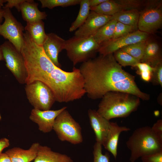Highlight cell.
<instances>
[{
  "label": "cell",
  "mask_w": 162,
  "mask_h": 162,
  "mask_svg": "<svg viewBox=\"0 0 162 162\" xmlns=\"http://www.w3.org/2000/svg\"><path fill=\"white\" fill-rule=\"evenodd\" d=\"M38 3L32 0H24L20 6L23 19L27 22H33L46 19L47 16L45 12L38 9Z\"/></svg>",
  "instance_id": "obj_17"
},
{
  "label": "cell",
  "mask_w": 162,
  "mask_h": 162,
  "mask_svg": "<svg viewBox=\"0 0 162 162\" xmlns=\"http://www.w3.org/2000/svg\"><path fill=\"white\" fill-rule=\"evenodd\" d=\"M53 130L58 139L76 145L83 141L81 128L67 110H63L56 118Z\"/></svg>",
  "instance_id": "obj_6"
},
{
  "label": "cell",
  "mask_w": 162,
  "mask_h": 162,
  "mask_svg": "<svg viewBox=\"0 0 162 162\" xmlns=\"http://www.w3.org/2000/svg\"><path fill=\"white\" fill-rule=\"evenodd\" d=\"M146 40L125 46L121 50L127 52L140 62L144 52Z\"/></svg>",
  "instance_id": "obj_26"
},
{
  "label": "cell",
  "mask_w": 162,
  "mask_h": 162,
  "mask_svg": "<svg viewBox=\"0 0 162 162\" xmlns=\"http://www.w3.org/2000/svg\"><path fill=\"white\" fill-rule=\"evenodd\" d=\"M117 21L112 19L99 29L92 36L99 45L111 39Z\"/></svg>",
  "instance_id": "obj_23"
},
{
  "label": "cell",
  "mask_w": 162,
  "mask_h": 162,
  "mask_svg": "<svg viewBox=\"0 0 162 162\" xmlns=\"http://www.w3.org/2000/svg\"><path fill=\"white\" fill-rule=\"evenodd\" d=\"M116 1L122 7L124 10L131 9L139 10L142 7H146L147 1L139 0H118Z\"/></svg>",
  "instance_id": "obj_31"
},
{
  "label": "cell",
  "mask_w": 162,
  "mask_h": 162,
  "mask_svg": "<svg viewBox=\"0 0 162 162\" xmlns=\"http://www.w3.org/2000/svg\"><path fill=\"white\" fill-rule=\"evenodd\" d=\"M24 0H7V3L2 8H11L15 7L18 11H20V6Z\"/></svg>",
  "instance_id": "obj_36"
},
{
  "label": "cell",
  "mask_w": 162,
  "mask_h": 162,
  "mask_svg": "<svg viewBox=\"0 0 162 162\" xmlns=\"http://www.w3.org/2000/svg\"><path fill=\"white\" fill-rule=\"evenodd\" d=\"M9 140L6 138H3L0 139V154L2 153L3 150L5 148L9 146Z\"/></svg>",
  "instance_id": "obj_37"
},
{
  "label": "cell",
  "mask_w": 162,
  "mask_h": 162,
  "mask_svg": "<svg viewBox=\"0 0 162 162\" xmlns=\"http://www.w3.org/2000/svg\"><path fill=\"white\" fill-rule=\"evenodd\" d=\"M90 10L97 13L110 16L124 10L122 6L116 0H106L97 6L90 7Z\"/></svg>",
  "instance_id": "obj_24"
},
{
  "label": "cell",
  "mask_w": 162,
  "mask_h": 162,
  "mask_svg": "<svg viewBox=\"0 0 162 162\" xmlns=\"http://www.w3.org/2000/svg\"><path fill=\"white\" fill-rule=\"evenodd\" d=\"M67 108V106L56 110H42L33 108L29 116L30 120L36 123L38 129L44 133L51 132L53 130L55 119L63 110Z\"/></svg>",
  "instance_id": "obj_13"
},
{
  "label": "cell",
  "mask_w": 162,
  "mask_h": 162,
  "mask_svg": "<svg viewBox=\"0 0 162 162\" xmlns=\"http://www.w3.org/2000/svg\"><path fill=\"white\" fill-rule=\"evenodd\" d=\"M4 21L0 24V35L7 39L19 52L24 42V28L13 15L10 9L2 8Z\"/></svg>",
  "instance_id": "obj_9"
},
{
  "label": "cell",
  "mask_w": 162,
  "mask_h": 162,
  "mask_svg": "<svg viewBox=\"0 0 162 162\" xmlns=\"http://www.w3.org/2000/svg\"><path fill=\"white\" fill-rule=\"evenodd\" d=\"M113 55L116 61L122 66H130L135 67L137 64L140 62L121 49L113 53Z\"/></svg>",
  "instance_id": "obj_27"
},
{
  "label": "cell",
  "mask_w": 162,
  "mask_h": 162,
  "mask_svg": "<svg viewBox=\"0 0 162 162\" xmlns=\"http://www.w3.org/2000/svg\"><path fill=\"white\" fill-rule=\"evenodd\" d=\"M99 46L92 36L87 37L74 36L66 40L65 50L74 66L92 58Z\"/></svg>",
  "instance_id": "obj_5"
},
{
  "label": "cell",
  "mask_w": 162,
  "mask_h": 162,
  "mask_svg": "<svg viewBox=\"0 0 162 162\" xmlns=\"http://www.w3.org/2000/svg\"><path fill=\"white\" fill-rule=\"evenodd\" d=\"M66 40L56 34L51 33L47 34V37L42 47L46 56L56 66L60 68L58 61L59 53L65 46Z\"/></svg>",
  "instance_id": "obj_15"
},
{
  "label": "cell",
  "mask_w": 162,
  "mask_h": 162,
  "mask_svg": "<svg viewBox=\"0 0 162 162\" xmlns=\"http://www.w3.org/2000/svg\"><path fill=\"white\" fill-rule=\"evenodd\" d=\"M2 52V51L0 48V61L4 60Z\"/></svg>",
  "instance_id": "obj_42"
},
{
  "label": "cell",
  "mask_w": 162,
  "mask_h": 162,
  "mask_svg": "<svg viewBox=\"0 0 162 162\" xmlns=\"http://www.w3.org/2000/svg\"><path fill=\"white\" fill-rule=\"evenodd\" d=\"M20 52L27 73L26 84L34 81L42 82L52 91L56 101L67 103L81 99L86 94L83 78L79 68L64 70L46 56L42 46L36 44L28 32L24 33Z\"/></svg>",
  "instance_id": "obj_1"
},
{
  "label": "cell",
  "mask_w": 162,
  "mask_h": 162,
  "mask_svg": "<svg viewBox=\"0 0 162 162\" xmlns=\"http://www.w3.org/2000/svg\"><path fill=\"white\" fill-rule=\"evenodd\" d=\"M131 151L130 160L134 162L140 158L162 150V142L153 133L151 127L146 126L136 129L126 142Z\"/></svg>",
  "instance_id": "obj_4"
},
{
  "label": "cell",
  "mask_w": 162,
  "mask_h": 162,
  "mask_svg": "<svg viewBox=\"0 0 162 162\" xmlns=\"http://www.w3.org/2000/svg\"><path fill=\"white\" fill-rule=\"evenodd\" d=\"M6 66L20 84H26L27 73L23 57L9 41H5L0 46Z\"/></svg>",
  "instance_id": "obj_8"
},
{
  "label": "cell",
  "mask_w": 162,
  "mask_h": 162,
  "mask_svg": "<svg viewBox=\"0 0 162 162\" xmlns=\"http://www.w3.org/2000/svg\"><path fill=\"white\" fill-rule=\"evenodd\" d=\"M141 158L142 162H162V150L145 155Z\"/></svg>",
  "instance_id": "obj_34"
},
{
  "label": "cell",
  "mask_w": 162,
  "mask_h": 162,
  "mask_svg": "<svg viewBox=\"0 0 162 162\" xmlns=\"http://www.w3.org/2000/svg\"><path fill=\"white\" fill-rule=\"evenodd\" d=\"M80 9L75 20L72 24L69 31L72 32L78 29L84 23L90 12L89 0H81Z\"/></svg>",
  "instance_id": "obj_25"
},
{
  "label": "cell",
  "mask_w": 162,
  "mask_h": 162,
  "mask_svg": "<svg viewBox=\"0 0 162 162\" xmlns=\"http://www.w3.org/2000/svg\"><path fill=\"white\" fill-rule=\"evenodd\" d=\"M101 98L97 111L109 121L128 116L136 110L140 103V98L137 96L118 91L108 92Z\"/></svg>",
  "instance_id": "obj_3"
},
{
  "label": "cell",
  "mask_w": 162,
  "mask_h": 162,
  "mask_svg": "<svg viewBox=\"0 0 162 162\" xmlns=\"http://www.w3.org/2000/svg\"><path fill=\"white\" fill-rule=\"evenodd\" d=\"M140 62L148 64L153 68L162 62L161 49L157 40L150 37L146 40L144 52Z\"/></svg>",
  "instance_id": "obj_18"
},
{
  "label": "cell",
  "mask_w": 162,
  "mask_h": 162,
  "mask_svg": "<svg viewBox=\"0 0 162 162\" xmlns=\"http://www.w3.org/2000/svg\"><path fill=\"white\" fill-rule=\"evenodd\" d=\"M7 2V0H0V10L2 9L4 3Z\"/></svg>",
  "instance_id": "obj_41"
},
{
  "label": "cell",
  "mask_w": 162,
  "mask_h": 162,
  "mask_svg": "<svg viewBox=\"0 0 162 162\" xmlns=\"http://www.w3.org/2000/svg\"><path fill=\"white\" fill-rule=\"evenodd\" d=\"M88 115L90 125L95 135L96 142L103 146L110 130V122L94 110H88Z\"/></svg>",
  "instance_id": "obj_14"
},
{
  "label": "cell",
  "mask_w": 162,
  "mask_h": 162,
  "mask_svg": "<svg viewBox=\"0 0 162 162\" xmlns=\"http://www.w3.org/2000/svg\"><path fill=\"white\" fill-rule=\"evenodd\" d=\"M162 24L161 4L159 1L152 0L140 11L137 26L139 30L150 34L159 28Z\"/></svg>",
  "instance_id": "obj_10"
},
{
  "label": "cell",
  "mask_w": 162,
  "mask_h": 162,
  "mask_svg": "<svg viewBox=\"0 0 162 162\" xmlns=\"http://www.w3.org/2000/svg\"><path fill=\"white\" fill-rule=\"evenodd\" d=\"M42 8H47L52 9L61 6L63 7L79 4L81 0H39Z\"/></svg>",
  "instance_id": "obj_28"
},
{
  "label": "cell",
  "mask_w": 162,
  "mask_h": 162,
  "mask_svg": "<svg viewBox=\"0 0 162 162\" xmlns=\"http://www.w3.org/2000/svg\"><path fill=\"white\" fill-rule=\"evenodd\" d=\"M112 19V16L103 14L91 10L84 23L75 32L74 36L83 37L91 36Z\"/></svg>",
  "instance_id": "obj_12"
},
{
  "label": "cell",
  "mask_w": 162,
  "mask_h": 162,
  "mask_svg": "<svg viewBox=\"0 0 162 162\" xmlns=\"http://www.w3.org/2000/svg\"><path fill=\"white\" fill-rule=\"evenodd\" d=\"M0 162H12L10 157L5 153L0 154Z\"/></svg>",
  "instance_id": "obj_39"
},
{
  "label": "cell",
  "mask_w": 162,
  "mask_h": 162,
  "mask_svg": "<svg viewBox=\"0 0 162 162\" xmlns=\"http://www.w3.org/2000/svg\"><path fill=\"white\" fill-rule=\"evenodd\" d=\"M79 69L84 79L86 94L90 99L101 98L111 91L129 93L143 100L150 98L148 94L137 86L134 76L122 68L113 54L100 55L82 63Z\"/></svg>",
  "instance_id": "obj_2"
},
{
  "label": "cell",
  "mask_w": 162,
  "mask_h": 162,
  "mask_svg": "<svg viewBox=\"0 0 162 162\" xmlns=\"http://www.w3.org/2000/svg\"><path fill=\"white\" fill-rule=\"evenodd\" d=\"M40 144L33 143L28 149L15 147L8 150L5 153L12 162H31L36 157Z\"/></svg>",
  "instance_id": "obj_16"
},
{
  "label": "cell",
  "mask_w": 162,
  "mask_h": 162,
  "mask_svg": "<svg viewBox=\"0 0 162 162\" xmlns=\"http://www.w3.org/2000/svg\"><path fill=\"white\" fill-rule=\"evenodd\" d=\"M106 0H89V4L90 7L97 6Z\"/></svg>",
  "instance_id": "obj_38"
},
{
  "label": "cell",
  "mask_w": 162,
  "mask_h": 162,
  "mask_svg": "<svg viewBox=\"0 0 162 162\" xmlns=\"http://www.w3.org/2000/svg\"><path fill=\"white\" fill-rule=\"evenodd\" d=\"M34 42L38 46H42L47 37L44 30V24L42 20L33 22H27L24 28Z\"/></svg>",
  "instance_id": "obj_21"
},
{
  "label": "cell",
  "mask_w": 162,
  "mask_h": 162,
  "mask_svg": "<svg viewBox=\"0 0 162 162\" xmlns=\"http://www.w3.org/2000/svg\"><path fill=\"white\" fill-rule=\"evenodd\" d=\"M34 162H73V161L65 154L54 152L47 146L40 145Z\"/></svg>",
  "instance_id": "obj_20"
},
{
  "label": "cell",
  "mask_w": 162,
  "mask_h": 162,
  "mask_svg": "<svg viewBox=\"0 0 162 162\" xmlns=\"http://www.w3.org/2000/svg\"><path fill=\"white\" fill-rule=\"evenodd\" d=\"M150 34L137 30L133 32L114 39H111L100 44L98 50L100 55L113 54L125 46L147 40Z\"/></svg>",
  "instance_id": "obj_11"
},
{
  "label": "cell",
  "mask_w": 162,
  "mask_h": 162,
  "mask_svg": "<svg viewBox=\"0 0 162 162\" xmlns=\"http://www.w3.org/2000/svg\"><path fill=\"white\" fill-rule=\"evenodd\" d=\"M4 13V10L3 8L0 10V24L2 22L3 18V17Z\"/></svg>",
  "instance_id": "obj_40"
},
{
  "label": "cell",
  "mask_w": 162,
  "mask_h": 162,
  "mask_svg": "<svg viewBox=\"0 0 162 162\" xmlns=\"http://www.w3.org/2000/svg\"><path fill=\"white\" fill-rule=\"evenodd\" d=\"M151 82L154 85L162 86V62L154 67Z\"/></svg>",
  "instance_id": "obj_33"
},
{
  "label": "cell",
  "mask_w": 162,
  "mask_h": 162,
  "mask_svg": "<svg viewBox=\"0 0 162 162\" xmlns=\"http://www.w3.org/2000/svg\"><path fill=\"white\" fill-rule=\"evenodd\" d=\"M102 151V145L96 142L93 146V162H110V156L109 153L106 152L103 154Z\"/></svg>",
  "instance_id": "obj_32"
},
{
  "label": "cell",
  "mask_w": 162,
  "mask_h": 162,
  "mask_svg": "<svg viewBox=\"0 0 162 162\" xmlns=\"http://www.w3.org/2000/svg\"><path fill=\"white\" fill-rule=\"evenodd\" d=\"M130 130L126 127L119 126L116 122H110V130L103 146L113 155L115 159L117 156V146L120 134Z\"/></svg>",
  "instance_id": "obj_19"
},
{
  "label": "cell",
  "mask_w": 162,
  "mask_h": 162,
  "mask_svg": "<svg viewBox=\"0 0 162 162\" xmlns=\"http://www.w3.org/2000/svg\"><path fill=\"white\" fill-rule=\"evenodd\" d=\"M140 14V10L134 9L122 10L112 16L117 22L138 28Z\"/></svg>",
  "instance_id": "obj_22"
},
{
  "label": "cell",
  "mask_w": 162,
  "mask_h": 162,
  "mask_svg": "<svg viewBox=\"0 0 162 162\" xmlns=\"http://www.w3.org/2000/svg\"><path fill=\"white\" fill-rule=\"evenodd\" d=\"M138 28L117 22L114 34L111 39H114L133 32Z\"/></svg>",
  "instance_id": "obj_30"
},
{
  "label": "cell",
  "mask_w": 162,
  "mask_h": 162,
  "mask_svg": "<svg viewBox=\"0 0 162 162\" xmlns=\"http://www.w3.org/2000/svg\"><path fill=\"white\" fill-rule=\"evenodd\" d=\"M27 98L34 108L42 110H50L56 99L51 89L38 80L34 81L25 86Z\"/></svg>",
  "instance_id": "obj_7"
},
{
  "label": "cell",
  "mask_w": 162,
  "mask_h": 162,
  "mask_svg": "<svg viewBox=\"0 0 162 162\" xmlns=\"http://www.w3.org/2000/svg\"><path fill=\"white\" fill-rule=\"evenodd\" d=\"M135 67L138 69L137 74L142 80L146 82L151 81L154 68L148 64L141 62L137 63Z\"/></svg>",
  "instance_id": "obj_29"
},
{
  "label": "cell",
  "mask_w": 162,
  "mask_h": 162,
  "mask_svg": "<svg viewBox=\"0 0 162 162\" xmlns=\"http://www.w3.org/2000/svg\"><path fill=\"white\" fill-rule=\"evenodd\" d=\"M151 129L158 140L162 142V120H158L151 127Z\"/></svg>",
  "instance_id": "obj_35"
}]
</instances>
